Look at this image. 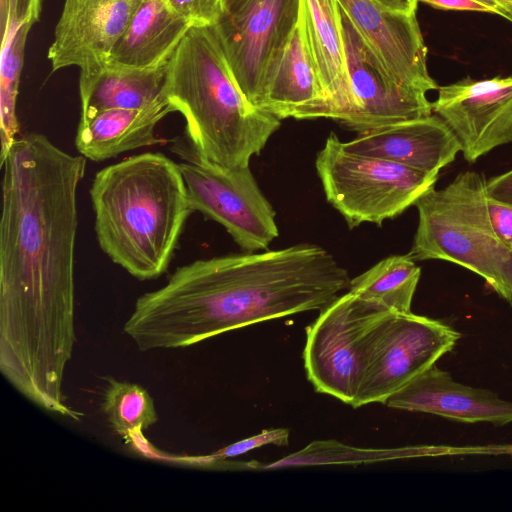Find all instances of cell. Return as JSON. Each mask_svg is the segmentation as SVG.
<instances>
[{
  "mask_svg": "<svg viewBox=\"0 0 512 512\" xmlns=\"http://www.w3.org/2000/svg\"><path fill=\"white\" fill-rule=\"evenodd\" d=\"M163 96L186 121L197 152L226 167L249 166L281 119L239 88L214 26H192L172 53Z\"/></svg>",
  "mask_w": 512,
  "mask_h": 512,
  "instance_id": "cell-4",
  "label": "cell"
},
{
  "mask_svg": "<svg viewBox=\"0 0 512 512\" xmlns=\"http://www.w3.org/2000/svg\"><path fill=\"white\" fill-rule=\"evenodd\" d=\"M437 91L433 113L455 134L467 162L512 142V76L466 77Z\"/></svg>",
  "mask_w": 512,
  "mask_h": 512,
  "instance_id": "cell-12",
  "label": "cell"
},
{
  "mask_svg": "<svg viewBox=\"0 0 512 512\" xmlns=\"http://www.w3.org/2000/svg\"><path fill=\"white\" fill-rule=\"evenodd\" d=\"M477 1L494 8L497 11L498 15H500L508 20L507 13L496 3L495 0H477Z\"/></svg>",
  "mask_w": 512,
  "mask_h": 512,
  "instance_id": "cell-34",
  "label": "cell"
},
{
  "mask_svg": "<svg viewBox=\"0 0 512 512\" xmlns=\"http://www.w3.org/2000/svg\"><path fill=\"white\" fill-rule=\"evenodd\" d=\"M487 209L496 235L512 249V204L494 200L487 195Z\"/></svg>",
  "mask_w": 512,
  "mask_h": 512,
  "instance_id": "cell-29",
  "label": "cell"
},
{
  "mask_svg": "<svg viewBox=\"0 0 512 512\" xmlns=\"http://www.w3.org/2000/svg\"><path fill=\"white\" fill-rule=\"evenodd\" d=\"M174 112L166 99L142 109L114 108L80 119L75 136L78 152L92 161L163 142L155 135L157 124Z\"/></svg>",
  "mask_w": 512,
  "mask_h": 512,
  "instance_id": "cell-19",
  "label": "cell"
},
{
  "mask_svg": "<svg viewBox=\"0 0 512 512\" xmlns=\"http://www.w3.org/2000/svg\"><path fill=\"white\" fill-rule=\"evenodd\" d=\"M407 449L358 448L336 440L313 441L302 450L296 451L275 462L261 464L252 462L253 470H268L287 467L320 465H361L410 456Z\"/></svg>",
  "mask_w": 512,
  "mask_h": 512,
  "instance_id": "cell-25",
  "label": "cell"
},
{
  "mask_svg": "<svg viewBox=\"0 0 512 512\" xmlns=\"http://www.w3.org/2000/svg\"><path fill=\"white\" fill-rule=\"evenodd\" d=\"M488 197L512 204V169L486 180Z\"/></svg>",
  "mask_w": 512,
  "mask_h": 512,
  "instance_id": "cell-30",
  "label": "cell"
},
{
  "mask_svg": "<svg viewBox=\"0 0 512 512\" xmlns=\"http://www.w3.org/2000/svg\"><path fill=\"white\" fill-rule=\"evenodd\" d=\"M450 326L426 316L391 313L371 345L352 405L383 403L450 352L460 338Z\"/></svg>",
  "mask_w": 512,
  "mask_h": 512,
  "instance_id": "cell-9",
  "label": "cell"
},
{
  "mask_svg": "<svg viewBox=\"0 0 512 512\" xmlns=\"http://www.w3.org/2000/svg\"><path fill=\"white\" fill-rule=\"evenodd\" d=\"M306 327L304 368L315 391L353 405L380 326L394 313L348 291Z\"/></svg>",
  "mask_w": 512,
  "mask_h": 512,
  "instance_id": "cell-7",
  "label": "cell"
},
{
  "mask_svg": "<svg viewBox=\"0 0 512 512\" xmlns=\"http://www.w3.org/2000/svg\"><path fill=\"white\" fill-rule=\"evenodd\" d=\"M299 8L300 0H226L214 25L239 88L257 108L269 68L292 33Z\"/></svg>",
  "mask_w": 512,
  "mask_h": 512,
  "instance_id": "cell-10",
  "label": "cell"
},
{
  "mask_svg": "<svg viewBox=\"0 0 512 512\" xmlns=\"http://www.w3.org/2000/svg\"><path fill=\"white\" fill-rule=\"evenodd\" d=\"M273 444L276 446H288L289 444V430L285 428H275L263 430L261 433L237 441L227 447L222 448L216 453L207 457L208 460L223 461L230 457L239 456L247 453L256 448Z\"/></svg>",
  "mask_w": 512,
  "mask_h": 512,
  "instance_id": "cell-27",
  "label": "cell"
},
{
  "mask_svg": "<svg viewBox=\"0 0 512 512\" xmlns=\"http://www.w3.org/2000/svg\"><path fill=\"white\" fill-rule=\"evenodd\" d=\"M496 3L507 13L508 20L512 22V0H495Z\"/></svg>",
  "mask_w": 512,
  "mask_h": 512,
  "instance_id": "cell-33",
  "label": "cell"
},
{
  "mask_svg": "<svg viewBox=\"0 0 512 512\" xmlns=\"http://www.w3.org/2000/svg\"><path fill=\"white\" fill-rule=\"evenodd\" d=\"M143 0H65L48 50L52 71L80 69L79 88L107 68L112 50Z\"/></svg>",
  "mask_w": 512,
  "mask_h": 512,
  "instance_id": "cell-11",
  "label": "cell"
},
{
  "mask_svg": "<svg viewBox=\"0 0 512 512\" xmlns=\"http://www.w3.org/2000/svg\"><path fill=\"white\" fill-rule=\"evenodd\" d=\"M192 25L167 0H143L112 50L108 65L147 68L170 59Z\"/></svg>",
  "mask_w": 512,
  "mask_h": 512,
  "instance_id": "cell-20",
  "label": "cell"
},
{
  "mask_svg": "<svg viewBox=\"0 0 512 512\" xmlns=\"http://www.w3.org/2000/svg\"><path fill=\"white\" fill-rule=\"evenodd\" d=\"M309 49L323 88L324 118L341 124L350 108L343 20L338 0H300Z\"/></svg>",
  "mask_w": 512,
  "mask_h": 512,
  "instance_id": "cell-18",
  "label": "cell"
},
{
  "mask_svg": "<svg viewBox=\"0 0 512 512\" xmlns=\"http://www.w3.org/2000/svg\"><path fill=\"white\" fill-rule=\"evenodd\" d=\"M172 10L192 26H214L224 13L226 0H167Z\"/></svg>",
  "mask_w": 512,
  "mask_h": 512,
  "instance_id": "cell-26",
  "label": "cell"
},
{
  "mask_svg": "<svg viewBox=\"0 0 512 512\" xmlns=\"http://www.w3.org/2000/svg\"><path fill=\"white\" fill-rule=\"evenodd\" d=\"M350 281L316 244L196 260L138 297L123 331L143 352L185 348L258 322L320 311Z\"/></svg>",
  "mask_w": 512,
  "mask_h": 512,
  "instance_id": "cell-2",
  "label": "cell"
},
{
  "mask_svg": "<svg viewBox=\"0 0 512 512\" xmlns=\"http://www.w3.org/2000/svg\"><path fill=\"white\" fill-rule=\"evenodd\" d=\"M168 63L147 68L108 65L90 84L79 88L81 119L107 109H142L165 99Z\"/></svg>",
  "mask_w": 512,
  "mask_h": 512,
  "instance_id": "cell-21",
  "label": "cell"
},
{
  "mask_svg": "<svg viewBox=\"0 0 512 512\" xmlns=\"http://www.w3.org/2000/svg\"><path fill=\"white\" fill-rule=\"evenodd\" d=\"M259 108L281 120L325 117L327 101L309 49L300 8L292 33L269 68Z\"/></svg>",
  "mask_w": 512,
  "mask_h": 512,
  "instance_id": "cell-17",
  "label": "cell"
},
{
  "mask_svg": "<svg viewBox=\"0 0 512 512\" xmlns=\"http://www.w3.org/2000/svg\"><path fill=\"white\" fill-rule=\"evenodd\" d=\"M385 405L465 423L502 426L512 422V401L490 390L456 382L435 364L391 395Z\"/></svg>",
  "mask_w": 512,
  "mask_h": 512,
  "instance_id": "cell-15",
  "label": "cell"
},
{
  "mask_svg": "<svg viewBox=\"0 0 512 512\" xmlns=\"http://www.w3.org/2000/svg\"><path fill=\"white\" fill-rule=\"evenodd\" d=\"M315 167L327 201L353 229L381 226L402 214L435 186L439 173H427L382 158L354 154L331 132Z\"/></svg>",
  "mask_w": 512,
  "mask_h": 512,
  "instance_id": "cell-6",
  "label": "cell"
},
{
  "mask_svg": "<svg viewBox=\"0 0 512 512\" xmlns=\"http://www.w3.org/2000/svg\"><path fill=\"white\" fill-rule=\"evenodd\" d=\"M1 167L0 370L40 408L78 421L63 379L76 340L77 191L86 158L29 133Z\"/></svg>",
  "mask_w": 512,
  "mask_h": 512,
  "instance_id": "cell-1",
  "label": "cell"
},
{
  "mask_svg": "<svg viewBox=\"0 0 512 512\" xmlns=\"http://www.w3.org/2000/svg\"><path fill=\"white\" fill-rule=\"evenodd\" d=\"M415 206L418 225L410 256L460 265L512 305V249L491 225L484 176L461 172L444 188L428 190Z\"/></svg>",
  "mask_w": 512,
  "mask_h": 512,
  "instance_id": "cell-5",
  "label": "cell"
},
{
  "mask_svg": "<svg viewBox=\"0 0 512 512\" xmlns=\"http://www.w3.org/2000/svg\"><path fill=\"white\" fill-rule=\"evenodd\" d=\"M31 26L30 24L10 23L2 28L0 164L4 161L19 131L16 115V100L24 45Z\"/></svg>",
  "mask_w": 512,
  "mask_h": 512,
  "instance_id": "cell-23",
  "label": "cell"
},
{
  "mask_svg": "<svg viewBox=\"0 0 512 512\" xmlns=\"http://www.w3.org/2000/svg\"><path fill=\"white\" fill-rule=\"evenodd\" d=\"M421 269L406 255H392L352 278L349 290L359 298L394 313H410Z\"/></svg>",
  "mask_w": 512,
  "mask_h": 512,
  "instance_id": "cell-22",
  "label": "cell"
},
{
  "mask_svg": "<svg viewBox=\"0 0 512 512\" xmlns=\"http://www.w3.org/2000/svg\"><path fill=\"white\" fill-rule=\"evenodd\" d=\"M343 146L354 154L382 158L427 173H439L461 152L455 134L434 113L357 134Z\"/></svg>",
  "mask_w": 512,
  "mask_h": 512,
  "instance_id": "cell-16",
  "label": "cell"
},
{
  "mask_svg": "<svg viewBox=\"0 0 512 512\" xmlns=\"http://www.w3.org/2000/svg\"><path fill=\"white\" fill-rule=\"evenodd\" d=\"M101 409L114 433L125 440L158 421L154 401L145 388L114 378H107Z\"/></svg>",
  "mask_w": 512,
  "mask_h": 512,
  "instance_id": "cell-24",
  "label": "cell"
},
{
  "mask_svg": "<svg viewBox=\"0 0 512 512\" xmlns=\"http://www.w3.org/2000/svg\"><path fill=\"white\" fill-rule=\"evenodd\" d=\"M383 7L402 13H416L418 0H375Z\"/></svg>",
  "mask_w": 512,
  "mask_h": 512,
  "instance_id": "cell-32",
  "label": "cell"
},
{
  "mask_svg": "<svg viewBox=\"0 0 512 512\" xmlns=\"http://www.w3.org/2000/svg\"><path fill=\"white\" fill-rule=\"evenodd\" d=\"M90 197L110 260L141 281L161 276L194 212L179 164L159 152L125 158L95 174Z\"/></svg>",
  "mask_w": 512,
  "mask_h": 512,
  "instance_id": "cell-3",
  "label": "cell"
},
{
  "mask_svg": "<svg viewBox=\"0 0 512 512\" xmlns=\"http://www.w3.org/2000/svg\"><path fill=\"white\" fill-rule=\"evenodd\" d=\"M171 149L180 158L193 211L222 225L246 252L265 250L279 235L276 212L249 166L212 162L188 140L177 139Z\"/></svg>",
  "mask_w": 512,
  "mask_h": 512,
  "instance_id": "cell-8",
  "label": "cell"
},
{
  "mask_svg": "<svg viewBox=\"0 0 512 512\" xmlns=\"http://www.w3.org/2000/svg\"><path fill=\"white\" fill-rule=\"evenodd\" d=\"M342 15L385 71L423 92L438 86L427 68V48L416 13L389 10L375 0H338Z\"/></svg>",
  "mask_w": 512,
  "mask_h": 512,
  "instance_id": "cell-14",
  "label": "cell"
},
{
  "mask_svg": "<svg viewBox=\"0 0 512 512\" xmlns=\"http://www.w3.org/2000/svg\"><path fill=\"white\" fill-rule=\"evenodd\" d=\"M342 20L350 108L341 125L362 134L433 114L427 93L391 77L343 15Z\"/></svg>",
  "mask_w": 512,
  "mask_h": 512,
  "instance_id": "cell-13",
  "label": "cell"
},
{
  "mask_svg": "<svg viewBox=\"0 0 512 512\" xmlns=\"http://www.w3.org/2000/svg\"><path fill=\"white\" fill-rule=\"evenodd\" d=\"M40 7L41 0H1L2 27L9 23L33 25Z\"/></svg>",
  "mask_w": 512,
  "mask_h": 512,
  "instance_id": "cell-28",
  "label": "cell"
},
{
  "mask_svg": "<svg viewBox=\"0 0 512 512\" xmlns=\"http://www.w3.org/2000/svg\"><path fill=\"white\" fill-rule=\"evenodd\" d=\"M418 2H423L442 10L476 11L497 14L494 8L477 0H418Z\"/></svg>",
  "mask_w": 512,
  "mask_h": 512,
  "instance_id": "cell-31",
  "label": "cell"
}]
</instances>
